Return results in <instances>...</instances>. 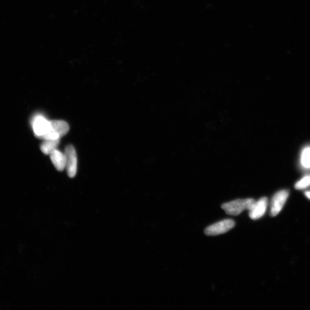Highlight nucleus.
Listing matches in <instances>:
<instances>
[{
  "instance_id": "nucleus-6",
  "label": "nucleus",
  "mask_w": 310,
  "mask_h": 310,
  "mask_svg": "<svg viewBox=\"0 0 310 310\" xmlns=\"http://www.w3.org/2000/svg\"><path fill=\"white\" fill-rule=\"evenodd\" d=\"M268 199L263 197L256 202L251 210H249V215L252 219H258L264 215L268 207Z\"/></svg>"
},
{
  "instance_id": "nucleus-12",
  "label": "nucleus",
  "mask_w": 310,
  "mask_h": 310,
  "mask_svg": "<svg viewBox=\"0 0 310 310\" xmlns=\"http://www.w3.org/2000/svg\"><path fill=\"white\" fill-rule=\"evenodd\" d=\"M305 195L307 198L310 200V191H307L305 192Z\"/></svg>"
},
{
  "instance_id": "nucleus-10",
  "label": "nucleus",
  "mask_w": 310,
  "mask_h": 310,
  "mask_svg": "<svg viewBox=\"0 0 310 310\" xmlns=\"http://www.w3.org/2000/svg\"><path fill=\"white\" fill-rule=\"evenodd\" d=\"M301 163L305 168H310V146L303 149L301 153Z\"/></svg>"
},
{
  "instance_id": "nucleus-4",
  "label": "nucleus",
  "mask_w": 310,
  "mask_h": 310,
  "mask_svg": "<svg viewBox=\"0 0 310 310\" xmlns=\"http://www.w3.org/2000/svg\"><path fill=\"white\" fill-rule=\"evenodd\" d=\"M32 126L35 135L42 139L51 129L50 121L41 115L36 116L33 119Z\"/></svg>"
},
{
  "instance_id": "nucleus-9",
  "label": "nucleus",
  "mask_w": 310,
  "mask_h": 310,
  "mask_svg": "<svg viewBox=\"0 0 310 310\" xmlns=\"http://www.w3.org/2000/svg\"><path fill=\"white\" fill-rule=\"evenodd\" d=\"M59 143L60 139L45 140L41 146V151L46 155H50L57 148Z\"/></svg>"
},
{
  "instance_id": "nucleus-1",
  "label": "nucleus",
  "mask_w": 310,
  "mask_h": 310,
  "mask_svg": "<svg viewBox=\"0 0 310 310\" xmlns=\"http://www.w3.org/2000/svg\"><path fill=\"white\" fill-rule=\"evenodd\" d=\"M256 201L253 199H237L235 201L223 203L222 209L226 214L231 215H238L245 210H251Z\"/></svg>"
},
{
  "instance_id": "nucleus-8",
  "label": "nucleus",
  "mask_w": 310,
  "mask_h": 310,
  "mask_svg": "<svg viewBox=\"0 0 310 310\" xmlns=\"http://www.w3.org/2000/svg\"><path fill=\"white\" fill-rule=\"evenodd\" d=\"M51 125V131L58 134L60 138L65 136L69 131L70 127L65 121L62 120H52L50 121Z\"/></svg>"
},
{
  "instance_id": "nucleus-2",
  "label": "nucleus",
  "mask_w": 310,
  "mask_h": 310,
  "mask_svg": "<svg viewBox=\"0 0 310 310\" xmlns=\"http://www.w3.org/2000/svg\"><path fill=\"white\" fill-rule=\"evenodd\" d=\"M235 222L231 219L223 220L215 223L205 229V233L207 236H217L224 234L235 227Z\"/></svg>"
},
{
  "instance_id": "nucleus-11",
  "label": "nucleus",
  "mask_w": 310,
  "mask_h": 310,
  "mask_svg": "<svg viewBox=\"0 0 310 310\" xmlns=\"http://www.w3.org/2000/svg\"><path fill=\"white\" fill-rule=\"evenodd\" d=\"M310 187V175H306L296 183L295 188L297 190H303Z\"/></svg>"
},
{
  "instance_id": "nucleus-7",
  "label": "nucleus",
  "mask_w": 310,
  "mask_h": 310,
  "mask_svg": "<svg viewBox=\"0 0 310 310\" xmlns=\"http://www.w3.org/2000/svg\"><path fill=\"white\" fill-rule=\"evenodd\" d=\"M49 155L53 165H54L56 169L59 171H62L66 168L65 153H62L56 149L52 152Z\"/></svg>"
},
{
  "instance_id": "nucleus-3",
  "label": "nucleus",
  "mask_w": 310,
  "mask_h": 310,
  "mask_svg": "<svg viewBox=\"0 0 310 310\" xmlns=\"http://www.w3.org/2000/svg\"><path fill=\"white\" fill-rule=\"evenodd\" d=\"M66 168L70 178H74L77 171V157L75 148L69 145L66 148Z\"/></svg>"
},
{
  "instance_id": "nucleus-5",
  "label": "nucleus",
  "mask_w": 310,
  "mask_h": 310,
  "mask_svg": "<svg viewBox=\"0 0 310 310\" xmlns=\"http://www.w3.org/2000/svg\"><path fill=\"white\" fill-rule=\"evenodd\" d=\"M289 191L286 190L276 192L273 196L271 206V215L275 216L281 212L287 200Z\"/></svg>"
}]
</instances>
